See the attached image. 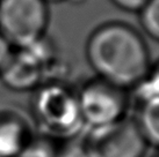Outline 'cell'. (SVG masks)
Masks as SVG:
<instances>
[{
  "label": "cell",
  "instance_id": "3957f363",
  "mask_svg": "<svg viewBox=\"0 0 159 157\" xmlns=\"http://www.w3.org/2000/svg\"><path fill=\"white\" fill-rule=\"evenodd\" d=\"M80 114L89 129L107 126L128 116L130 91L106 80L91 78L77 91Z\"/></svg>",
  "mask_w": 159,
  "mask_h": 157
},
{
  "label": "cell",
  "instance_id": "5b68a950",
  "mask_svg": "<svg viewBox=\"0 0 159 157\" xmlns=\"http://www.w3.org/2000/svg\"><path fill=\"white\" fill-rule=\"evenodd\" d=\"M53 57L55 49L45 36L29 46L13 49L0 70V78L14 91H34L45 82Z\"/></svg>",
  "mask_w": 159,
  "mask_h": 157
},
{
  "label": "cell",
  "instance_id": "ba28073f",
  "mask_svg": "<svg viewBox=\"0 0 159 157\" xmlns=\"http://www.w3.org/2000/svg\"><path fill=\"white\" fill-rule=\"evenodd\" d=\"M134 120L149 147L157 148L159 142V100L137 105Z\"/></svg>",
  "mask_w": 159,
  "mask_h": 157
},
{
  "label": "cell",
  "instance_id": "7a4b0ae2",
  "mask_svg": "<svg viewBox=\"0 0 159 157\" xmlns=\"http://www.w3.org/2000/svg\"><path fill=\"white\" fill-rule=\"evenodd\" d=\"M30 112L41 135L56 142L75 139L85 128L77 91L57 80L43 82L34 90Z\"/></svg>",
  "mask_w": 159,
  "mask_h": 157
},
{
  "label": "cell",
  "instance_id": "277c9868",
  "mask_svg": "<svg viewBox=\"0 0 159 157\" xmlns=\"http://www.w3.org/2000/svg\"><path fill=\"white\" fill-rule=\"evenodd\" d=\"M48 24L44 0H0V35L13 49L26 48L43 38Z\"/></svg>",
  "mask_w": 159,
  "mask_h": 157
},
{
  "label": "cell",
  "instance_id": "4fadbf2b",
  "mask_svg": "<svg viewBox=\"0 0 159 157\" xmlns=\"http://www.w3.org/2000/svg\"><path fill=\"white\" fill-rule=\"evenodd\" d=\"M119 9L125 12H138L149 0H111Z\"/></svg>",
  "mask_w": 159,
  "mask_h": 157
},
{
  "label": "cell",
  "instance_id": "5bb4252c",
  "mask_svg": "<svg viewBox=\"0 0 159 157\" xmlns=\"http://www.w3.org/2000/svg\"><path fill=\"white\" fill-rule=\"evenodd\" d=\"M12 50H13V48L11 46V44L0 35V70H1V68L6 64V61L8 59Z\"/></svg>",
  "mask_w": 159,
  "mask_h": 157
},
{
  "label": "cell",
  "instance_id": "7c38bea8",
  "mask_svg": "<svg viewBox=\"0 0 159 157\" xmlns=\"http://www.w3.org/2000/svg\"><path fill=\"white\" fill-rule=\"evenodd\" d=\"M57 157H89L83 140L72 139L64 141L63 146L58 147Z\"/></svg>",
  "mask_w": 159,
  "mask_h": 157
},
{
  "label": "cell",
  "instance_id": "9c48e42d",
  "mask_svg": "<svg viewBox=\"0 0 159 157\" xmlns=\"http://www.w3.org/2000/svg\"><path fill=\"white\" fill-rule=\"evenodd\" d=\"M130 90L133 91V98L137 105L149 103L152 100H159L158 66L156 64L152 65L149 73Z\"/></svg>",
  "mask_w": 159,
  "mask_h": 157
},
{
  "label": "cell",
  "instance_id": "e0dca14e",
  "mask_svg": "<svg viewBox=\"0 0 159 157\" xmlns=\"http://www.w3.org/2000/svg\"><path fill=\"white\" fill-rule=\"evenodd\" d=\"M152 157H158V155H153Z\"/></svg>",
  "mask_w": 159,
  "mask_h": 157
},
{
  "label": "cell",
  "instance_id": "8fae6325",
  "mask_svg": "<svg viewBox=\"0 0 159 157\" xmlns=\"http://www.w3.org/2000/svg\"><path fill=\"white\" fill-rule=\"evenodd\" d=\"M57 153L56 141L40 134L31 136L18 157H57Z\"/></svg>",
  "mask_w": 159,
  "mask_h": 157
},
{
  "label": "cell",
  "instance_id": "8992f818",
  "mask_svg": "<svg viewBox=\"0 0 159 157\" xmlns=\"http://www.w3.org/2000/svg\"><path fill=\"white\" fill-rule=\"evenodd\" d=\"M89 157H143L149 144L134 118L91 128L83 139Z\"/></svg>",
  "mask_w": 159,
  "mask_h": 157
},
{
  "label": "cell",
  "instance_id": "52a82bcc",
  "mask_svg": "<svg viewBox=\"0 0 159 157\" xmlns=\"http://www.w3.org/2000/svg\"><path fill=\"white\" fill-rule=\"evenodd\" d=\"M31 136L26 118L12 110L0 111V157H18Z\"/></svg>",
  "mask_w": 159,
  "mask_h": 157
},
{
  "label": "cell",
  "instance_id": "30bf717a",
  "mask_svg": "<svg viewBox=\"0 0 159 157\" xmlns=\"http://www.w3.org/2000/svg\"><path fill=\"white\" fill-rule=\"evenodd\" d=\"M138 21L143 32L153 40L159 38V0H149L138 12Z\"/></svg>",
  "mask_w": 159,
  "mask_h": 157
},
{
  "label": "cell",
  "instance_id": "9a60e30c",
  "mask_svg": "<svg viewBox=\"0 0 159 157\" xmlns=\"http://www.w3.org/2000/svg\"><path fill=\"white\" fill-rule=\"evenodd\" d=\"M65 1H69V2H71V4L73 5H79V4H83L85 0H65Z\"/></svg>",
  "mask_w": 159,
  "mask_h": 157
},
{
  "label": "cell",
  "instance_id": "2e32d148",
  "mask_svg": "<svg viewBox=\"0 0 159 157\" xmlns=\"http://www.w3.org/2000/svg\"><path fill=\"white\" fill-rule=\"evenodd\" d=\"M47 4L49 2H61V1H65V0H44Z\"/></svg>",
  "mask_w": 159,
  "mask_h": 157
},
{
  "label": "cell",
  "instance_id": "6da1fadb",
  "mask_svg": "<svg viewBox=\"0 0 159 157\" xmlns=\"http://www.w3.org/2000/svg\"><path fill=\"white\" fill-rule=\"evenodd\" d=\"M85 54L95 76L127 90L139 82L153 65L142 34L121 21L97 27L89 36Z\"/></svg>",
  "mask_w": 159,
  "mask_h": 157
}]
</instances>
